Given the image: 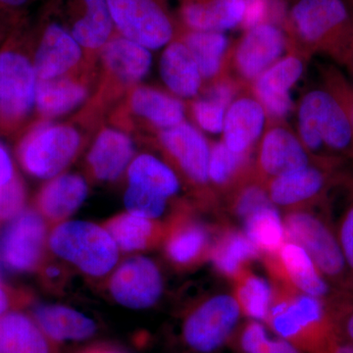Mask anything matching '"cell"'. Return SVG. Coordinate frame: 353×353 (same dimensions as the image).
<instances>
[{"label":"cell","mask_w":353,"mask_h":353,"mask_svg":"<svg viewBox=\"0 0 353 353\" xmlns=\"http://www.w3.org/2000/svg\"><path fill=\"white\" fill-rule=\"evenodd\" d=\"M273 294L267 326L303 353H321L338 334L329 304L271 281Z\"/></svg>","instance_id":"6da1fadb"},{"label":"cell","mask_w":353,"mask_h":353,"mask_svg":"<svg viewBox=\"0 0 353 353\" xmlns=\"http://www.w3.org/2000/svg\"><path fill=\"white\" fill-rule=\"evenodd\" d=\"M288 26L301 43L353 65V16L345 0H297Z\"/></svg>","instance_id":"7a4b0ae2"},{"label":"cell","mask_w":353,"mask_h":353,"mask_svg":"<svg viewBox=\"0 0 353 353\" xmlns=\"http://www.w3.org/2000/svg\"><path fill=\"white\" fill-rule=\"evenodd\" d=\"M301 141L322 166L333 163L325 152L353 153V131L347 111L329 90L304 95L299 109Z\"/></svg>","instance_id":"3957f363"},{"label":"cell","mask_w":353,"mask_h":353,"mask_svg":"<svg viewBox=\"0 0 353 353\" xmlns=\"http://www.w3.org/2000/svg\"><path fill=\"white\" fill-rule=\"evenodd\" d=\"M48 248L57 259L92 279L112 273L120 259L108 230L88 221H65L53 227Z\"/></svg>","instance_id":"277c9868"},{"label":"cell","mask_w":353,"mask_h":353,"mask_svg":"<svg viewBox=\"0 0 353 353\" xmlns=\"http://www.w3.org/2000/svg\"><path fill=\"white\" fill-rule=\"evenodd\" d=\"M283 221L285 240L301 245L330 284L343 290L352 287L353 273L328 221L309 208L290 210Z\"/></svg>","instance_id":"5b68a950"},{"label":"cell","mask_w":353,"mask_h":353,"mask_svg":"<svg viewBox=\"0 0 353 353\" xmlns=\"http://www.w3.org/2000/svg\"><path fill=\"white\" fill-rule=\"evenodd\" d=\"M241 312L234 294H219L197 303L183 317L181 336L196 353H215L228 345L238 330Z\"/></svg>","instance_id":"8992f818"},{"label":"cell","mask_w":353,"mask_h":353,"mask_svg":"<svg viewBox=\"0 0 353 353\" xmlns=\"http://www.w3.org/2000/svg\"><path fill=\"white\" fill-rule=\"evenodd\" d=\"M81 145L82 139L75 128L43 124L25 137L18 148V157L28 174L50 180L74 161Z\"/></svg>","instance_id":"52a82bcc"},{"label":"cell","mask_w":353,"mask_h":353,"mask_svg":"<svg viewBox=\"0 0 353 353\" xmlns=\"http://www.w3.org/2000/svg\"><path fill=\"white\" fill-rule=\"evenodd\" d=\"M48 223L36 209L24 208L0 236V264L16 274L39 271L48 256Z\"/></svg>","instance_id":"ba28073f"},{"label":"cell","mask_w":353,"mask_h":353,"mask_svg":"<svg viewBox=\"0 0 353 353\" xmlns=\"http://www.w3.org/2000/svg\"><path fill=\"white\" fill-rule=\"evenodd\" d=\"M114 27L120 36L158 50L171 43L176 25L160 0H106Z\"/></svg>","instance_id":"9c48e42d"},{"label":"cell","mask_w":353,"mask_h":353,"mask_svg":"<svg viewBox=\"0 0 353 353\" xmlns=\"http://www.w3.org/2000/svg\"><path fill=\"white\" fill-rule=\"evenodd\" d=\"M163 248L165 259L178 271L196 268L209 259L216 226L206 224L187 205H180L165 221Z\"/></svg>","instance_id":"30bf717a"},{"label":"cell","mask_w":353,"mask_h":353,"mask_svg":"<svg viewBox=\"0 0 353 353\" xmlns=\"http://www.w3.org/2000/svg\"><path fill=\"white\" fill-rule=\"evenodd\" d=\"M264 263L271 281L317 297L329 306L345 299L334 292L308 253L296 243L285 241L276 254L264 256Z\"/></svg>","instance_id":"8fae6325"},{"label":"cell","mask_w":353,"mask_h":353,"mask_svg":"<svg viewBox=\"0 0 353 353\" xmlns=\"http://www.w3.org/2000/svg\"><path fill=\"white\" fill-rule=\"evenodd\" d=\"M108 292L123 307L143 310L161 299L164 279L157 262L136 255L118 265L108 279Z\"/></svg>","instance_id":"7c38bea8"},{"label":"cell","mask_w":353,"mask_h":353,"mask_svg":"<svg viewBox=\"0 0 353 353\" xmlns=\"http://www.w3.org/2000/svg\"><path fill=\"white\" fill-rule=\"evenodd\" d=\"M38 76L22 53L0 52V117L6 122L24 119L36 105Z\"/></svg>","instance_id":"4fadbf2b"},{"label":"cell","mask_w":353,"mask_h":353,"mask_svg":"<svg viewBox=\"0 0 353 353\" xmlns=\"http://www.w3.org/2000/svg\"><path fill=\"white\" fill-rule=\"evenodd\" d=\"M159 141L188 182L204 192L208 187L210 148L196 127L183 122L162 130Z\"/></svg>","instance_id":"5bb4252c"},{"label":"cell","mask_w":353,"mask_h":353,"mask_svg":"<svg viewBox=\"0 0 353 353\" xmlns=\"http://www.w3.org/2000/svg\"><path fill=\"white\" fill-rule=\"evenodd\" d=\"M285 37L277 26L263 23L246 30L234 53V63L241 77L256 80L284 52Z\"/></svg>","instance_id":"9a60e30c"},{"label":"cell","mask_w":353,"mask_h":353,"mask_svg":"<svg viewBox=\"0 0 353 353\" xmlns=\"http://www.w3.org/2000/svg\"><path fill=\"white\" fill-rule=\"evenodd\" d=\"M326 167L308 165L271 179L267 190L272 203L287 210L308 208L324 194L329 185Z\"/></svg>","instance_id":"2e32d148"},{"label":"cell","mask_w":353,"mask_h":353,"mask_svg":"<svg viewBox=\"0 0 353 353\" xmlns=\"http://www.w3.org/2000/svg\"><path fill=\"white\" fill-rule=\"evenodd\" d=\"M66 29L88 50H101L113 38L114 27L106 0H66Z\"/></svg>","instance_id":"e0dca14e"},{"label":"cell","mask_w":353,"mask_h":353,"mask_svg":"<svg viewBox=\"0 0 353 353\" xmlns=\"http://www.w3.org/2000/svg\"><path fill=\"white\" fill-rule=\"evenodd\" d=\"M82 48L65 26L50 23L44 28L34 67L38 80L60 78L75 68L82 59Z\"/></svg>","instance_id":"ac0fdd59"},{"label":"cell","mask_w":353,"mask_h":353,"mask_svg":"<svg viewBox=\"0 0 353 353\" xmlns=\"http://www.w3.org/2000/svg\"><path fill=\"white\" fill-rule=\"evenodd\" d=\"M303 62L296 57L279 60L255 80L257 101L272 117L285 118L292 108L290 90L301 78Z\"/></svg>","instance_id":"d6986e66"},{"label":"cell","mask_w":353,"mask_h":353,"mask_svg":"<svg viewBox=\"0 0 353 353\" xmlns=\"http://www.w3.org/2000/svg\"><path fill=\"white\" fill-rule=\"evenodd\" d=\"M88 183L78 174H60L39 190L36 210L50 226H57L74 214L87 199Z\"/></svg>","instance_id":"ffe728a7"},{"label":"cell","mask_w":353,"mask_h":353,"mask_svg":"<svg viewBox=\"0 0 353 353\" xmlns=\"http://www.w3.org/2000/svg\"><path fill=\"white\" fill-rule=\"evenodd\" d=\"M309 163L307 150L289 130L276 127L265 134L259 153V170L265 179L299 170Z\"/></svg>","instance_id":"44dd1931"},{"label":"cell","mask_w":353,"mask_h":353,"mask_svg":"<svg viewBox=\"0 0 353 353\" xmlns=\"http://www.w3.org/2000/svg\"><path fill=\"white\" fill-rule=\"evenodd\" d=\"M134 154V143L127 134L111 128L102 130L88 152V171L95 180L114 182L128 170Z\"/></svg>","instance_id":"7402d4cb"},{"label":"cell","mask_w":353,"mask_h":353,"mask_svg":"<svg viewBox=\"0 0 353 353\" xmlns=\"http://www.w3.org/2000/svg\"><path fill=\"white\" fill-rule=\"evenodd\" d=\"M31 315L43 333L57 345L88 340L97 333V323L92 318L62 304H36Z\"/></svg>","instance_id":"603a6c76"},{"label":"cell","mask_w":353,"mask_h":353,"mask_svg":"<svg viewBox=\"0 0 353 353\" xmlns=\"http://www.w3.org/2000/svg\"><path fill=\"white\" fill-rule=\"evenodd\" d=\"M246 0H183L181 19L187 30L224 32L243 24Z\"/></svg>","instance_id":"cb8c5ba5"},{"label":"cell","mask_w":353,"mask_h":353,"mask_svg":"<svg viewBox=\"0 0 353 353\" xmlns=\"http://www.w3.org/2000/svg\"><path fill=\"white\" fill-rule=\"evenodd\" d=\"M266 123V111L256 99L241 97L232 102L225 116L223 137L225 143L240 154H248L259 139Z\"/></svg>","instance_id":"d4e9b609"},{"label":"cell","mask_w":353,"mask_h":353,"mask_svg":"<svg viewBox=\"0 0 353 353\" xmlns=\"http://www.w3.org/2000/svg\"><path fill=\"white\" fill-rule=\"evenodd\" d=\"M0 353H60L32 315L20 309L0 317Z\"/></svg>","instance_id":"484cf974"},{"label":"cell","mask_w":353,"mask_h":353,"mask_svg":"<svg viewBox=\"0 0 353 353\" xmlns=\"http://www.w3.org/2000/svg\"><path fill=\"white\" fill-rule=\"evenodd\" d=\"M260 255L256 246L243 232L226 223H219L216 226L209 259L221 275L233 280L252 261L260 259Z\"/></svg>","instance_id":"4316f807"},{"label":"cell","mask_w":353,"mask_h":353,"mask_svg":"<svg viewBox=\"0 0 353 353\" xmlns=\"http://www.w3.org/2000/svg\"><path fill=\"white\" fill-rule=\"evenodd\" d=\"M103 227L115 241L120 252L138 253L161 245L166 222L127 212L113 216Z\"/></svg>","instance_id":"83f0119b"},{"label":"cell","mask_w":353,"mask_h":353,"mask_svg":"<svg viewBox=\"0 0 353 353\" xmlns=\"http://www.w3.org/2000/svg\"><path fill=\"white\" fill-rule=\"evenodd\" d=\"M102 61L113 78L127 85L148 75L152 57L145 46L115 34L102 48Z\"/></svg>","instance_id":"f1b7e54d"},{"label":"cell","mask_w":353,"mask_h":353,"mask_svg":"<svg viewBox=\"0 0 353 353\" xmlns=\"http://www.w3.org/2000/svg\"><path fill=\"white\" fill-rule=\"evenodd\" d=\"M160 75L166 87L178 97H196L201 88L202 76L196 60L182 41L168 44L160 59Z\"/></svg>","instance_id":"f546056e"},{"label":"cell","mask_w":353,"mask_h":353,"mask_svg":"<svg viewBox=\"0 0 353 353\" xmlns=\"http://www.w3.org/2000/svg\"><path fill=\"white\" fill-rule=\"evenodd\" d=\"M129 103L132 112L159 129L175 127L185 119V108L182 102L155 88H134Z\"/></svg>","instance_id":"4dcf8cb0"},{"label":"cell","mask_w":353,"mask_h":353,"mask_svg":"<svg viewBox=\"0 0 353 353\" xmlns=\"http://www.w3.org/2000/svg\"><path fill=\"white\" fill-rule=\"evenodd\" d=\"M129 185L170 201L179 194L180 180L175 171L159 158L143 153L134 157L127 170Z\"/></svg>","instance_id":"1f68e13d"},{"label":"cell","mask_w":353,"mask_h":353,"mask_svg":"<svg viewBox=\"0 0 353 353\" xmlns=\"http://www.w3.org/2000/svg\"><path fill=\"white\" fill-rule=\"evenodd\" d=\"M87 97L85 85L73 79L38 80L36 105L43 117H57L78 108Z\"/></svg>","instance_id":"d6a6232c"},{"label":"cell","mask_w":353,"mask_h":353,"mask_svg":"<svg viewBox=\"0 0 353 353\" xmlns=\"http://www.w3.org/2000/svg\"><path fill=\"white\" fill-rule=\"evenodd\" d=\"M233 281L234 296L243 314L252 320L266 322L273 294L271 283L253 273L250 267L241 271Z\"/></svg>","instance_id":"836d02e7"},{"label":"cell","mask_w":353,"mask_h":353,"mask_svg":"<svg viewBox=\"0 0 353 353\" xmlns=\"http://www.w3.org/2000/svg\"><path fill=\"white\" fill-rule=\"evenodd\" d=\"M196 60L202 78L213 79L219 74L229 41L223 32L187 30L182 39Z\"/></svg>","instance_id":"e575fe53"},{"label":"cell","mask_w":353,"mask_h":353,"mask_svg":"<svg viewBox=\"0 0 353 353\" xmlns=\"http://www.w3.org/2000/svg\"><path fill=\"white\" fill-rule=\"evenodd\" d=\"M245 233L264 256L276 254L285 240L284 221L275 205L253 213L243 221Z\"/></svg>","instance_id":"d590c367"},{"label":"cell","mask_w":353,"mask_h":353,"mask_svg":"<svg viewBox=\"0 0 353 353\" xmlns=\"http://www.w3.org/2000/svg\"><path fill=\"white\" fill-rule=\"evenodd\" d=\"M232 343L241 353H303L282 338H271L263 323L250 319L241 325Z\"/></svg>","instance_id":"8d00e7d4"},{"label":"cell","mask_w":353,"mask_h":353,"mask_svg":"<svg viewBox=\"0 0 353 353\" xmlns=\"http://www.w3.org/2000/svg\"><path fill=\"white\" fill-rule=\"evenodd\" d=\"M248 154L232 152L224 143L210 148L209 181L218 189L226 190L241 180L248 164Z\"/></svg>","instance_id":"74e56055"},{"label":"cell","mask_w":353,"mask_h":353,"mask_svg":"<svg viewBox=\"0 0 353 353\" xmlns=\"http://www.w3.org/2000/svg\"><path fill=\"white\" fill-rule=\"evenodd\" d=\"M272 205L274 204L269 197L267 185L259 181L241 183L229 202L230 212L243 221L253 213Z\"/></svg>","instance_id":"f35d334b"},{"label":"cell","mask_w":353,"mask_h":353,"mask_svg":"<svg viewBox=\"0 0 353 353\" xmlns=\"http://www.w3.org/2000/svg\"><path fill=\"white\" fill-rule=\"evenodd\" d=\"M168 202V199L134 185H128L124 194L128 212L148 219L159 220L166 212Z\"/></svg>","instance_id":"ab89813d"},{"label":"cell","mask_w":353,"mask_h":353,"mask_svg":"<svg viewBox=\"0 0 353 353\" xmlns=\"http://www.w3.org/2000/svg\"><path fill=\"white\" fill-rule=\"evenodd\" d=\"M194 118L203 131L211 134L223 132L227 108L211 99H201L192 106Z\"/></svg>","instance_id":"60d3db41"},{"label":"cell","mask_w":353,"mask_h":353,"mask_svg":"<svg viewBox=\"0 0 353 353\" xmlns=\"http://www.w3.org/2000/svg\"><path fill=\"white\" fill-rule=\"evenodd\" d=\"M26 189L19 176L0 187V223L8 222L25 208Z\"/></svg>","instance_id":"b9f144b4"},{"label":"cell","mask_w":353,"mask_h":353,"mask_svg":"<svg viewBox=\"0 0 353 353\" xmlns=\"http://www.w3.org/2000/svg\"><path fill=\"white\" fill-rule=\"evenodd\" d=\"M39 280L44 289L52 294L63 292L70 280L69 265L61 260L46 259L39 269Z\"/></svg>","instance_id":"7bdbcfd3"},{"label":"cell","mask_w":353,"mask_h":353,"mask_svg":"<svg viewBox=\"0 0 353 353\" xmlns=\"http://www.w3.org/2000/svg\"><path fill=\"white\" fill-rule=\"evenodd\" d=\"M330 308L336 332L353 345V303L345 297Z\"/></svg>","instance_id":"ee69618b"},{"label":"cell","mask_w":353,"mask_h":353,"mask_svg":"<svg viewBox=\"0 0 353 353\" xmlns=\"http://www.w3.org/2000/svg\"><path fill=\"white\" fill-rule=\"evenodd\" d=\"M338 239L348 267L353 273V205L341 221Z\"/></svg>","instance_id":"f6af8a7d"},{"label":"cell","mask_w":353,"mask_h":353,"mask_svg":"<svg viewBox=\"0 0 353 353\" xmlns=\"http://www.w3.org/2000/svg\"><path fill=\"white\" fill-rule=\"evenodd\" d=\"M328 90H331L347 111L353 131V88L341 77L332 74L329 77Z\"/></svg>","instance_id":"bcb514c9"},{"label":"cell","mask_w":353,"mask_h":353,"mask_svg":"<svg viewBox=\"0 0 353 353\" xmlns=\"http://www.w3.org/2000/svg\"><path fill=\"white\" fill-rule=\"evenodd\" d=\"M31 303V296L24 292H16L0 283V317L6 313Z\"/></svg>","instance_id":"7dc6e473"},{"label":"cell","mask_w":353,"mask_h":353,"mask_svg":"<svg viewBox=\"0 0 353 353\" xmlns=\"http://www.w3.org/2000/svg\"><path fill=\"white\" fill-rule=\"evenodd\" d=\"M269 0H248L246 1V9L243 25L246 30L263 24L268 16L270 9Z\"/></svg>","instance_id":"c3c4849f"},{"label":"cell","mask_w":353,"mask_h":353,"mask_svg":"<svg viewBox=\"0 0 353 353\" xmlns=\"http://www.w3.org/2000/svg\"><path fill=\"white\" fill-rule=\"evenodd\" d=\"M15 167L8 150L0 143V187L12 182L16 178Z\"/></svg>","instance_id":"681fc988"},{"label":"cell","mask_w":353,"mask_h":353,"mask_svg":"<svg viewBox=\"0 0 353 353\" xmlns=\"http://www.w3.org/2000/svg\"><path fill=\"white\" fill-rule=\"evenodd\" d=\"M234 92L233 85L228 83H218L209 90L208 97L229 108L233 101Z\"/></svg>","instance_id":"f907efd6"},{"label":"cell","mask_w":353,"mask_h":353,"mask_svg":"<svg viewBox=\"0 0 353 353\" xmlns=\"http://www.w3.org/2000/svg\"><path fill=\"white\" fill-rule=\"evenodd\" d=\"M321 353H353V345L341 338L338 333L329 341Z\"/></svg>","instance_id":"816d5d0a"},{"label":"cell","mask_w":353,"mask_h":353,"mask_svg":"<svg viewBox=\"0 0 353 353\" xmlns=\"http://www.w3.org/2000/svg\"><path fill=\"white\" fill-rule=\"evenodd\" d=\"M78 353H125L120 348L108 345V343H97L83 348Z\"/></svg>","instance_id":"f5cc1de1"},{"label":"cell","mask_w":353,"mask_h":353,"mask_svg":"<svg viewBox=\"0 0 353 353\" xmlns=\"http://www.w3.org/2000/svg\"><path fill=\"white\" fill-rule=\"evenodd\" d=\"M29 0H0V6L10 7V8H18L24 6Z\"/></svg>","instance_id":"db71d44e"},{"label":"cell","mask_w":353,"mask_h":353,"mask_svg":"<svg viewBox=\"0 0 353 353\" xmlns=\"http://www.w3.org/2000/svg\"><path fill=\"white\" fill-rule=\"evenodd\" d=\"M350 4H352V7H350V9H352V16H353V0H350Z\"/></svg>","instance_id":"11a10c76"},{"label":"cell","mask_w":353,"mask_h":353,"mask_svg":"<svg viewBox=\"0 0 353 353\" xmlns=\"http://www.w3.org/2000/svg\"><path fill=\"white\" fill-rule=\"evenodd\" d=\"M2 277H1V272H0V283H1Z\"/></svg>","instance_id":"9f6ffc18"},{"label":"cell","mask_w":353,"mask_h":353,"mask_svg":"<svg viewBox=\"0 0 353 353\" xmlns=\"http://www.w3.org/2000/svg\"><path fill=\"white\" fill-rule=\"evenodd\" d=\"M246 1H248V0H246Z\"/></svg>","instance_id":"6f0895ef"}]
</instances>
